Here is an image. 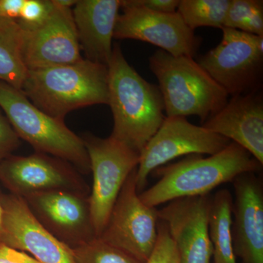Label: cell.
<instances>
[{"label": "cell", "mask_w": 263, "mask_h": 263, "mask_svg": "<svg viewBox=\"0 0 263 263\" xmlns=\"http://www.w3.org/2000/svg\"><path fill=\"white\" fill-rule=\"evenodd\" d=\"M108 70V105L114 118L110 136L140 154L165 119L162 93L128 63L118 44Z\"/></svg>", "instance_id": "6da1fadb"}, {"label": "cell", "mask_w": 263, "mask_h": 263, "mask_svg": "<svg viewBox=\"0 0 263 263\" xmlns=\"http://www.w3.org/2000/svg\"><path fill=\"white\" fill-rule=\"evenodd\" d=\"M262 164L239 145L231 142L214 155H188L186 158L155 170L160 180L139 194L141 201L157 206L182 197L209 195L221 183L240 174L257 172Z\"/></svg>", "instance_id": "7a4b0ae2"}, {"label": "cell", "mask_w": 263, "mask_h": 263, "mask_svg": "<svg viewBox=\"0 0 263 263\" xmlns=\"http://www.w3.org/2000/svg\"><path fill=\"white\" fill-rule=\"evenodd\" d=\"M21 91L40 110L64 121L76 109L108 105V66L83 58L69 65L28 70Z\"/></svg>", "instance_id": "3957f363"}, {"label": "cell", "mask_w": 263, "mask_h": 263, "mask_svg": "<svg viewBox=\"0 0 263 263\" xmlns=\"http://www.w3.org/2000/svg\"><path fill=\"white\" fill-rule=\"evenodd\" d=\"M159 82L166 117L197 116L203 124L228 101L226 90L194 60L159 50L149 57Z\"/></svg>", "instance_id": "277c9868"}, {"label": "cell", "mask_w": 263, "mask_h": 263, "mask_svg": "<svg viewBox=\"0 0 263 263\" xmlns=\"http://www.w3.org/2000/svg\"><path fill=\"white\" fill-rule=\"evenodd\" d=\"M0 108L19 138L38 153L70 162L81 172L90 171L84 141L64 121L48 115L31 103L20 90L0 81Z\"/></svg>", "instance_id": "5b68a950"}, {"label": "cell", "mask_w": 263, "mask_h": 263, "mask_svg": "<svg viewBox=\"0 0 263 263\" xmlns=\"http://www.w3.org/2000/svg\"><path fill=\"white\" fill-rule=\"evenodd\" d=\"M82 139L93 176L88 200L95 235L98 238L126 180L138 167L140 154L111 136L101 138L87 134Z\"/></svg>", "instance_id": "8992f818"}, {"label": "cell", "mask_w": 263, "mask_h": 263, "mask_svg": "<svg viewBox=\"0 0 263 263\" xmlns=\"http://www.w3.org/2000/svg\"><path fill=\"white\" fill-rule=\"evenodd\" d=\"M221 42L197 60L232 97L260 90L263 37L223 27Z\"/></svg>", "instance_id": "52a82bcc"}, {"label": "cell", "mask_w": 263, "mask_h": 263, "mask_svg": "<svg viewBox=\"0 0 263 263\" xmlns=\"http://www.w3.org/2000/svg\"><path fill=\"white\" fill-rule=\"evenodd\" d=\"M228 138L189 122L186 117H166L140 153L136 182L143 192L151 173L181 156L214 155L231 143Z\"/></svg>", "instance_id": "ba28073f"}, {"label": "cell", "mask_w": 263, "mask_h": 263, "mask_svg": "<svg viewBox=\"0 0 263 263\" xmlns=\"http://www.w3.org/2000/svg\"><path fill=\"white\" fill-rule=\"evenodd\" d=\"M135 169L114 204L100 240L145 263L153 252L158 235V210L141 201Z\"/></svg>", "instance_id": "9c48e42d"}, {"label": "cell", "mask_w": 263, "mask_h": 263, "mask_svg": "<svg viewBox=\"0 0 263 263\" xmlns=\"http://www.w3.org/2000/svg\"><path fill=\"white\" fill-rule=\"evenodd\" d=\"M114 38L131 39L155 45L174 56L194 57L202 38L189 28L177 12L159 13L147 9L136 0H122Z\"/></svg>", "instance_id": "30bf717a"}, {"label": "cell", "mask_w": 263, "mask_h": 263, "mask_svg": "<svg viewBox=\"0 0 263 263\" xmlns=\"http://www.w3.org/2000/svg\"><path fill=\"white\" fill-rule=\"evenodd\" d=\"M86 195L75 190H53L23 198L37 220L72 249L97 238Z\"/></svg>", "instance_id": "8fae6325"}, {"label": "cell", "mask_w": 263, "mask_h": 263, "mask_svg": "<svg viewBox=\"0 0 263 263\" xmlns=\"http://www.w3.org/2000/svg\"><path fill=\"white\" fill-rule=\"evenodd\" d=\"M0 201L4 212L0 243L28 252L41 263H76L70 247L37 220L23 197L0 195Z\"/></svg>", "instance_id": "7c38bea8"}, {"label": "cell", "mask_w": 263, "mask_h": 263, "mask_svg": "<svg viewBox=\"0 0 263 263\" xmlns=\"http://www.w3.org/2000/svg\"><path fill=\"white\" fill-rule=\"evenodd\" d=\"M0 181L13 195L24 197L53 190L87 194V186L67 162L50 155L13 156L0 162Z\"/></svg>", "instance_id": "4fadbf2b"}, {"label": "cell", "mask_w": 263, "mask_h": 263, "mask_svg": "<svg viewBox=\"0 0 263 263\" xmlns=\"http://www.w3.org/2000/svg\"><path fill=\"white\" fill-rule=\"evenodd\" d=\"M51 14L37 28L23 30L24 61L28 70L69 65L82 60L72 8L52 0Z\"/></svg>", "instance_id": "5bb4252c"}, {"label": "cell", "mask_w": 263, "mask_h": 263, "mask_svg": "<svg viewBox=\"0 0 263 263\" xmlns=\"http://www.w3.org/2000/svg\"><path fill=\"white\" fill-rule=\"evenodd\" d=\"M211 199L209 195L182 197L169 202L158 210L159 219L168 228L180 263H211L213 256L209 233Z\"/></svg>", "instance_id": "9a60e30c"}, {"label": "cell", "mask_w": 263, "mask_h": 263, "mask_svg": "<svg viewBox=\"0 0 263 263\" xmlns=\"http://www.w3.org/2000/svg\"><path fill=\"white\" fill-rule=\"evenodd\" d=\"M254 172L237 176L232 226L235 257L241 263H263V189Z\"/></svg>", "instance_id": "2e32d148"}, {"label": "cell", "mask_w": 263, "mask_h": 263, "mask_svg": "<svg viewBox=\"0 0 263 263\" xmlns=\"http://www.w3.org/2000/svg\"><path fill=\"white\" fill-rule=\"evenodd\" d=\"M202 127L245 148L263 164V96L261 90L232 97Z\"/></svg>", "instance_id": "e0dca14e"}, {"label": "cell", "mask_w": 263, "mask_h": 263, "mask_svg": "<svg viewBox=\"0 0 263 263\" xmlns=\"http://www.w3.org/2000/svg\"><path fill=\"white\" fill-rule=\"evenodd\" d=\"M122 0H78L72 9L81 50L86 60L108 66Z\"/></svg>", "instance_id": "ac0fdd59"}, {"label": "cell", "mask_w": 263, "mask_h": 263, "mask_svg": "<svg viewBox=\"0 0 263 263\" xmlns=\"http://www.w3.org/2000/svg\"><path fill=\"white\" fill-rule=\"evenodd\" d=\"M233 207V199L229 190H221L211 199L209 233L213 248V263H237L232 234Z\"/></svg>", "instance_id": "d6986e66"}, {"label": "cell", "mask_w": 263, "mask_h": 263, "mask_svg": "<svg viewBox=\"0 0 263 263\" xmlns=\"http://www.w3.org/2000/svg\"><path fill=\"white\" fill-rule=\"evenodd\" d=\"M23 37L16 21L0 20V81L20 91L28 73L24 61Z\"/></svg>", "instance_id": "ffe728a7"}, {"label": "cell", "mask_w": 263, "mask_h": 263, "mask_svg": "<svg viewBox=\"0 0 263 263\" xmlns=\"http://www.w3.org/2000/svg\"><path fill=\"white\" fill-rule=\"evenodd\" d=\"M231 0H180L177 13L195 32L199 27H224Z\"/></svg>", "instance_id": "44dd1931"}, {"label": "cell", "mask_w": 263, "mask_h": 263, "mask_svg": "<svg viewBox=\"0 0 263 263\" xmlns=\"http://www.w3.org/2000/svg\"><path fill=\"white\" fill-rule=\"evenodd\" d=\"M224 27L263 37V1L231 0Z\"/></svg>", "instance_id": "7402d4cb"}, {"label": "cell", "mask_w": 263, "mask_h": 263, "mask_svg": "<svg viewBox=\"0 0 263 263\" xmlns=\"http://www.w3.org/2000/svg\"><path fill=\"white\" fill-rule=\"evenodd\" d=\"M71 250L76 263H143L98 238Z\"/></svg>", "instance_id": "603a6c76"}, {"label": "cell", "mask_w": 263, "mask_h": 263, "mask_svg": "<svg viewBox=\"0 0 263 263\" xmlns=\"http://www.w3.org/2000/svg\"><path fill=\"white\" fill-rule=\"evenodd\" d=\"M53 8L52 0H25L16 22L22 30H33L46 22Z\"/></svg>", "instance_id": "cb8c5ba5"}, {"label": "cell", "mask_w": 263, "mask_h": 263, "mask_svg": "<svg viewBox=\"0 0 263 263\" xmlns=\"http://www.w3.org/2000/svg\"><path fill=\"white\" fill-rule=\"evenodd\" d=\"M158 235L153 252L145 263H180L179 254L164 221L159 219Z\"/></svg>", "instance_id": "d4e9b609"}, {"label": "cell", "mask_w": 263, "mask_h": 263, "mask_svg": "<svg viewBox=\"0 0 263 263\" xmlns=\"http://www.w3.org/2000/svg\"><path fill=\"white\" fill-rule=\"evenodd\" d=\"M19 138L6 117L0 112V162L18 146Z\"/></svg>", "instance_id": "484cf974"}, {"label": "cell", "mask_w": 263, "mask_h": 263, "mask_svg": "<svg viewBox=\"0 0 263 263\" xmlns=\"http://www.w3.org/2000/svg\"><path fill=\"white\" fill-rule=\"evenodd\" d=\"M0 263H41L32 256L0 243Z\"/></svg>", "instance_id": "4316f807"}, {"label": "cell", "mask_w": 263, "mask_h": 263, "mask_svg": "<svg viewBox=\"0 0 263 263\" xmlns=\"http://www.w3.org/2000/svg\"><path fill=\"white\" fill-rule=\"evenodd\" d=\"M137 3L147 9L163 13L177 12L180 0H136Z\"/></svg>", "instance_id": "83f0119b"}, {"label": "cell", "mask_w": 263, "mask_h": 263, "mask_svg": "<svg viewBox=\"0 0 263 263\" xmlns=\"http://www.w3.org/2000/svg\"><path fill=\"white\" fill-rule=\"evenodd\" d=\"M25 0H0V18L17 21Z\"/></svg>", "instance_id": "f1b7e54d"}, {"label": "cell", "mask_w": 263, "mask_h": 263, "mask_svg": "<svg viewBox=\"0 0 263 263\" xmlns=\"http://www.w3.org/2000/svg\"><path fill=\"white\" fill-rule=\"evenodd\" d=\"M57 4L61 5L65 8H72V6H74L77 1L75 0H54Z\"/></svg>", "instance_id": "f546056e"}, {"label": "cell", "mask_w": 263, "mask_h": 263, "mask_svg": "<svg viewBox=\"0 0 263 263\" xmlns=\"http://www.w3.org/2000/svg\"><path fill=\"white\" fill-rule=\"evenodd\" d=\"M3 215H4V212H3V205H2V202L0 201V233H1L2 229H3Z\"/></svg>", "instance_id": "4dcf8cb0"}, {"label": "cell", "mask_w": 263, "mask_h": 263, "mask_svg": "<svg viewBox=\"0 0 263 263\" xmlns=\"http://www.w3.org/2000/svg\"><path fill=\"white\" fill-rule=\"evenodd\" d=\"M1 19H4V18H0V20H1Z\"/></svg>", "instance_id": "1f68e13d"}]
</instances>
